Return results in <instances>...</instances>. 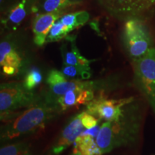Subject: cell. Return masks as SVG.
<instances>
[{
    "label": "cell",
    "instance_id": "1",
    "mask_svg": "<svg viewBox=\"0 0 155 155\" xmlns=\"http://www.w3.org/2000/svg\"><path fill=\"white\" fill-rule=\"evenodd\" d=\"M61 112L55 101L44 95L38 103L21 112L2 128V141H11L35 133L45 127Z\"/></svg>",
    "mask_w": 155,
    "mask_h": 155
},
{
    "label": "cell",
    "instance_id": "2",
    "mask_svg": "<svg viewBox=\"0 0 155 155\" xmlns=\"http://www.w3.org/2000/svg\"><path fill=\"white\" fill-rule=\"evenodd\" d=\"M130 105L119 120L106 121L101 126L96 141L102 154L116 148L133 144L139 131V122L130 109Z\"/></svg>",
    "mask_w": 155,
    "mask_h": 155
},
{
    "label": "cell",
    "instance_id": "3",
    "mask_svg": "<svg viewBox=\"0 0 155 155\" xmlns=\"http://www.w3.org/2000/svg\"><path fill=\"white\" fill-rule=\"evenodd\" d=\"M134 83L155 113V48L132 60Z\"/></svg>",
    "mask_w": 155,
    "mask_h": 155
},
{
    "label": "cell",
    "instance_id": "4",
    "mask_svg": "<svg viewBox=\"0 0 155 155\" xmlns=\"http://www.w3.org/2000/svg\"><path fill=\"white\" fill-rule=\"evenodd\" d=\"M42 97L28 90L23 83H2L0 86V111L1 113H8L19 108H30Z\"/></svg>",
    "mask_w": 155,
    "mask_h": 155
},
{
    "label": "cell",
    "instance_id": "5",
    "mask_svg": "<svg viewBox=\"0 0 155 155\" xmlns=\"http://www.w3.org/2000/svg\"><path fill=\"white\" fill-rule=\"evenodd\" d=\"M124 42L132 60L141 57L152 47L148 30L139 19H130L124 28Z\"/></svg>",
    "mask_w": 155,
    "mask_h": 155
},
{
    "label": "cell",
    "instance_id": "6",
    "mask_svg": "<svg viewBox=\"0 0 155 155\" xmlns=\"http://www.w3.org/2000/svg\"><path fill=\"white\" fill-rule=\"evenodd\" d=\"M104 9L116 18L139 19L155 7V0H97Z\"/></svg>",
    "mask_w": 155,
    "mask_h": 155
},
{
    "label": "cell",
    "instance_id": "7",
    "mask_svg": "<svg viewBox=\"0 0 155 155\" xmlns=\"http://www.w3.org/2000/svg\"><path fill=\"white\" fill-rule=\"evenodd\" d=\"M133 98L121 99H108L100 96L87 104L86 111L92 114L98 120L115 121L123 116L127 106L133 102Z\"/></svg>",
    "mask_w": 155,
    "mask_h": 155
},
{
    "label": "cell",
    "instance_id": "8",
    "mask_svg": "<svg viewBox=\"0 0 155 155\" xmlns=\"http://www.w3.org/2000/svg\"><path fill=\"white\" fill-rule=\"evenodd\" d=\"M50 89L48 96L56 101L58 97L63 96L70 91L77 89H94L93 81H84L80 79L69 80L62 71L52 69L48 73L46 80Z\"/></svg>",
    "mask_w": 155,
    "mask_h": 155
},
{
    "label": "cell",
    "instance_id": "9",
    "mask_svg": "<svg viewBox=\"0 0 155 155\" xmlns=\"http://www.w3.org/2000/svg\"><path fill=\"white\" fill-rule=\"evenodd\" d=\"M85 129L81 121V114L69 120L57 140L50 147L45 155H60L74 143L78 137Z\"/></svg>",
    "mask_w": 155,
    "mask_h": 155
},
{
    "label": "cell",
    "instance_id": "10",
    "mask_svg": "<svg viewBox=\"0 0 155 155\" xmlns=\"http://www.w3.org/2000/svg\"><path fill=\"white\" fill-rule=\"evenodd\" d=\"M65 11L61 10L50 13H38L32 22L34 42L41 47L46 42L48 34L56 21L65 15Z\"/></svg>",
    "mask_w": 155,
    "mask_h": 155
},
{
    "label": "cell",
    "instance_id": "11",
    "mask_svg": "<svg viewBox=\"0 0 155 155\" xmlns=\"http://www.w3.org/2000/svg\"><path fill=\"white\" fill-rule=\"evenodd\" d=\"M22 63L20 55L9 41H2L0 44V65L4 74L14 75L19 72Z\"/></svg>",
    "mask_w": 155,
    "mask_h": 155
},
{
    "label": "cell",
    "instance_id": "12",
    "mask_svg": "<svg viewBox=\"0 0 155 155\" xmlns=\"http://www.w3.org/2000/svg\"><path fill=\"white\" fill-rule=\"evenodd\" d=\"M94 98V89H77L58 97L56 104L61 111H65L71 108L88 104Z\"/></svg>",
    "mask_w": 155,
    "mask_h": 155
},
{
    "label": "cell",
    "instance_id": "13",
    "mask_svg": "<svg viewBox=\"0 0 155 155\" xmlns=\"http://www.w3.org/2000/svg\"><path fill=\"white\" fill-rule=\"evenodd\" d=\"M68 43L64 44L62 47V57H63V65H81V66H90V63L93 61H89L79 52L76 44H75V36H68L66 38Z\"/></svg>",
    "mask_w": 155,
    "mask_h": 155
},
{
    "label": "cell",
    "instance_id": "14",
    "mask_svg": "<svg viewBox=\"0 0 155 155\" xmlns=\"http://www.w3.org/2000/svg\"><path fill=\"white\" fill-rule=\"evenodd\" d=\"M71 155H102L96 138L83 131L73 143Z\"/></svg>",
    "mask_w": 155,
    "mask_h": 155
},
{
    "label": "cell",
    "instance_id": "15",
    "mask_svg": "<svg viewBox=\"0 0 155 155\" xmlns=\"http://www.w3.org/2000/svg\"><path fill=\"white\" fill-rule=\"evenodd\" d=\"M59 19L63 25L68 28L71 32L86 24L89 19V14L86 11H78L65 14Z\"/></svg>",
    "mask_w": 155,
    "mask_h": 155
},
{
    "label": "cell",
    "instance_id": "16",
    "mask_svg": "<svg viewBox=\"0 0 155 155\" xmlns=\"http://www.w3.org/2000/svg\"><path fill=\"white\" fill-rule=\"evenodd\" d=\"M78 4L73 0H42L37 9L38 13H50L54 12L65 10L67 7Z\"/></svg>",
    "mask_w": 155,
    "mask_h": 155
},
{
    "label": "cell",
    "instance_id": "17",
    "mask_svg": "<svg viewBox=\"0 0 155 155\" xmlns=\"http://www.w3.org/2000/svg\"><path fill=\"white\" fill-rule=\"evenodd\" d=\"M28 1V0H22L11 9L8 16L5 20L6 25L15 28L22 22L27 15L26 7Z\"/></svg>",
    "mask_w": 155,
    "mask_h": 155
},
{
    "label": "cell",
    "instance_id": "18",
    "mask_svg": "<svg viewBox=\"0 0 155 155\" xmlns=\"http://www.w3.org/2000/svg\"><path fill=\"white\" fill-rule=\"evenodd\" d=\"M62 72L67 78L80 80H88L91 76L90 66L63 65Z\"/></svg>",
    "mask_w": 155,
    "mask_h": 155
},
{
    "label": "cell",
    "instance_id": "19",
    "mask_svg": "<svg viewBox=\"0 0 155 155\" xmlns=\"http://www.w3.org/2000/svg\"><path fill=\"white\" fill-rule=\"evenodd\" d=\"M0 155H33L30 147L25 142H16L4 146Z\"/></svg>",
    "mask_w": 155,
    "mask_h": 155
},
{
    "label": "cell",
    "instance_id": "20",
    "mask_svg": "<svg viewBox=\"0 0 155 155\" xmlns=\"http://www.w3.org/2000/svg\"><path fill=\"white\" fill-rule=\"evenodd\" d=\"M71 31L65 25H63L60 19H58L50 29L49 34H48L46 42H58L66 38L68 36V34Z\"/></svg>",
    "mask_w": 155,
    "mask_h": 155
},
{
    "label": "cell",
    "instance_id": "21",
    "mask_svg": "<svg viewBox=\"0 0 155 155\" xmlns=\"http://www.w3.org/2000/svg\"><path fill=\"white\" fill-rule=\"evenodd\" d=\"M42 81V73L37 68H32L29 71L25 77L23 85L29 91H33L40 84Z\"/></svg>",
    "mask_w": 155,
    "mask_h": 155
},
{
    "label": "cell",
    "instance_id": "22",
    "mask_svg": "<svg viewBox=\"0 0 155 155\" xmlns=\"http://www.w3.org/2000/svg\"><path fill=\"white\" fill-rule=\"evenodd\" d=\"M81 121L85 129H91L98 124V120L96 116L86 111L81 112Z\"/></svg>",
    "mask_w": 155,
    "mask_h": 155
},
{
    "label": "cell",
    "instance_id": "23",
    "mask_svg": "<svg viewBox=\"0 0 155 155\" xmlns=\"http://www.w3.org/2000/svg\"><path fill=\"white\" fill-rule=\"evenodd\" d=\"M4 2V0H0V2H1V5H2V2Z\"/></svg>",
    "mask_w": 155,
    "mask_h": 155
}]
</instances>
